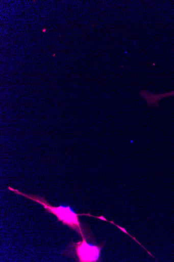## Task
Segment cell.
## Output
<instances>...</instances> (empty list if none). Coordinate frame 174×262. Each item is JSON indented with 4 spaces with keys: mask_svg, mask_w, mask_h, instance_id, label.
Returning a JSON list of instances; mask_svg holds the SVG:
<instances>
[{
    "mask_svg": "<svg viewBox=\"0 0 174 262\" xmlns=\"http://www.w3.org/2000/svg\"><path fill=\"white\" fill-rule=\"evenodd\" d=\"M102 246H93L88 244L85 237L83 241L78 243L71 242L62 254L74 258L79 262H93L97 261L101 253Z\"/></svg>",
    "mask_w": 174,
    "mask_h": 262,
    "instance_id": "obj_2",
    "label": "cell"
},
{
    "mask_svg": "<svg viewBox=\"0 0 174 262\" xmlns=\"http://www.w3.org/2000/svg\"><path fill=\"white\" fill-rule=\"evenodd\" d=\"M172 96H174V91L165 93L158 94L157 97L158 99L161 100L162 99Z\"/></svg>",
    "mask_w": 174,
    "mask_h": 262,
    "instance_id": "obj_3",
    "label": "cell"
},
{
    "mask_svg": "<svg viewBox=\"0 0 174 262\" xmlns=\"http://www.w3.org/2000/svg\"><path fill=\"white\" fill-rule=\"evenodd\" d=\"M8 188L11 191L13 192L16 194L26 197L41 205L46 212L54 214L57 217L58 221L62 222L64 225L68 226L70 229L76 231L82 238L85 237L86 240L91 239V236L90 231H88V228L81 223L79 218V216L82 215L95 217L91 215L90 213H76L69 206L63 207L60 206L59 207H55L49 204L43 197L24 194L19 192L18 189L10 186H9Z\"/></svg>",
    "mask_w": 174,
    "mask_h": 262,
    "instance_id": "obj_1",
    "label": "cell"
}]
</instances>
